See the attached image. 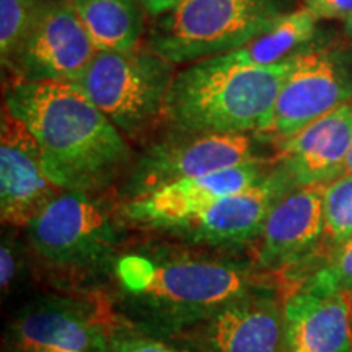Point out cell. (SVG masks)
I'll list each match as a JSON object with an SVG mask.
<instances>
[{"label": "cell", "mask_w": 352, "mask_h": 352, "mask_svg": "<svg viewBox=\"0 0 352 352\" xmlns=\"http://www.w3.org/2000/svg\"><path fill=\"white\" fill-rule=\"evenodd\" d=\"M3 103L36 139L47 173L64 191L96 196L129 162L126 135L77 83L13 80Z\"/></svg>", "instance_id": "1"}, {"label": "cell", "mask_w": 352, "mask_h": 352, "mask_svg": "<svg viewBox=\"0 0 352 352\" xmlns=\"http://www.w3.org/2000/svg\"><path fill=\"white\" fill-rule=\"evenodd\" d=\"M131 314L152 334L186 333L228 302L266 287L246 264L189 253L129 252L113 264Z\"/></svg>", "instance_id": "2"}, {"label": "cell", "mask_w": 352, "mask_h": 352, "mask_svg": "<svg viewBox=\"0 0 352 352\" xmlns=\"http://www.w3.org/2000/svg\"><path fill=\"white\" fill-rule=\"evenodd\" d=\"M296 54L264 69L215 67L204 60L176 72L165 120L186 134H259L270 129ZM266 139V138H264Z\"/></svg>", "instance_id": "3"}, {"label": "cell", "mask_w": 352, "mask_h": 352, "mask_svg": "<svg viewBox=\"0 0 352 352\" xmlns=\"http://www.w3.org/2000/svg\"><path fill=\"white\" fill-rule=\"evenodd\" d=\"M292 10V0H186L155 20L147 47L175 65L201 63L239 50Z\"/></svg>", "instance_id": "4"}, {"label": "cell", "mask_w": 352, "mask_h": 352, "mask_svg": "<svg viewBox=\"0 0 352 352\" xmlns=\"http://www.w3.org/2000/svg\"><path fill=\"white\" fill-rule=\"evenodd\" d=\"M38 259L65 276H88L116 263L120 226L94 195L63 191L25 228Z\"/></svg>", "instance_id": "5"}, {"label": "cell", "mask_w": 352, "mask_h": 352, "mask_svg": "<svg viewBox=\"0 0 352 352\" xmlns=\"http://www.w3.org/2000/svg\"><path fill=\"white\" fill-rule=\"evenodd\" d=\"M175 76V64L139 46L96 51L77 85L126 138L138 139L165 116Z\"/></svg>", "instance_id": "6"}, {"label": "cell", "mask_w": 352, "mask_h": 352, "mask_svg": "<svg viewBox=\"0 0 352 352\" xmlns=\"http://www.w3.org/2000/svg\"><path fill=\"white\" fill-rule=\"evenodd\" d=\"M352 101V52L342 46H310L296 54L279 96L267 140L279 144Z\"/></svg>", "instance_id": "7"}, {"label": "cell", "mask_w": 352, "mask_h": 352, "mask_svg": "<svg viewBox=\"0 0 352 352\" xmlns=\"http://www.w3.org/2000/svg\"><path fill=\"white\" fill-rule=\"evenodd\" d=\"M259 134H186L166 139L144 153L127 182V199L165 184L253 162L274 160L263 152Z\"/></svg>", "instance_id": "8"}, {"label": "cell", "mask_w": 352, "mask_h": 352, "mask_svg": "<svg viewBox=\"0 0 352 352\" xmlns=\"http://www.w3.org/2000/svg\"><path fill=\"white\" fill-rule=\"evenodd\" d=\"M113 331L101 303L46 296L15 315L7 342L13 352H108Z\"/></svg>", "instance_id": "9"}, {"label": "cell", "mask_w": 352, "mask_h": 352, "mask_svg": "<svg viewBox=\"0 0 352 352\" xmlns=\"http://www.w3.org/2000/svg\"><path fill=\"white\" fill-rule=\"evenodd\" d=\"M96 46L70 0H46L7 70L13 80L77 83Z\"/></svg>", "instance_id": "10"}, {"label": "cell", "mask_w": 352, "mask_h": 352, "mask_svg": "<svg viewBox=\"0 0 352 352\" xmlns=\"http://www.w3.org/2000/svg\"><path fill=\"white\" fill-rule=\"evenodd\" d=\"M274 160L232 166L165 184L121 206V215L135 226L166 230L195 217L215 202L253 186L270 173Z\"/></svg>", "instance_id": "11"}, {"label": "cell", "mask_w": 352, "mask_h": 352, "mask_svg": "<svg viewBox=\"0 0 352 352\" xmlns=\"http://www.w3.org/2000/svg\"><path fill=\"white\" fill-rule=\"evenodd\" d=\"M296 189L274 162L270 173L253 186L215 202L209 209L166 228V233L192 245L240 246L261 235L264 222L280 197Z\"/></svg>", "instance_id": "12"}, {"label": "cell", "mask_w": 352, "mask_h": 352, "mask_svg": "<svg viewBox=\"0 0 352 352\" xmlns=\"http://www.w3.org/2000/svg\"><path fill=\"white\" fill-rule=\"evenodd\" d=\"M60 189L46 170L36 139L3 103L0 118V215L8 227L26 228Z\"/></svg>", "instance_id": "13"}, {"label": "cell", "mask_w": 352, "mask_h": 352, "mask_svg": "<svg viewBox=\"0 0 352 352\" xmlns=\"http://www.w3.org/2000/svg\"><path fill=\"white\" fill-rule=\"evenodd\" d=\"M189 331L202 352H287L284 302L270 285L228 302Z\"/></svg>", "instance_id": "14"}, {"label": "cell", "mask_w": 352, "mask_h": 352, "mask_svg": "<svg viewBox=\"0 0 352 352\" xmlns=\"http://www.w3.org/2000/svg\"><path fill=\"white\" fill-rule=\"evenodd\" d=\"M324 186L296 188L271 209L259 235L258 264L287 271L314 256L324 241Z\"/></svg>", "instance_id": "15"}, {"label": "cell", "mask_w": 352, "mask_h": 352, "mask_svg": "<svg viewBox=\"0 0 352 352\" xmlns=\"http://www.w3.org/2000/svg\"><path fill=\"white\" fill-rule=\"evenodd\" d=\"M352 144V101L277 144V165L296 188L327 186L346 173Z\"/></svg>", "instance_id": "16"}, {"label": "cell", "mask_w": 352, "mask_h": 352, "mask_svg": "<svg viewBox=\"0 0 352 352\" xmlns=\"http://www.w3.org/2000/svg\"><path fill=\"white\" fill-rule=\"evenodd\" d=\"M287 352H352L349 296L296 289L284 300Z\"/></svg>", "instance_id": "17"}, {"label": "cell", "mask_w": 352, "mask_h": 352, "mask_svg": "<svg viewBox=\"0 0 352 352\" xmlns=\"http://www.w3.org/2000/svg\"><path fill=\"white\" fill-rule=\"evenodd\" d=\"M316 21L318 19L305 6L296 8L239 50L210 57L204 63L226 69L272 67L297 54L314 39Z\"/></svg>", "instance_id": "18"}, {"label": "cell", "mask_w": 352, "mask_h": 352, "mask_svg": "<svg viewBox=\"0 0 352 352\" xmlns=\"http://www.w3.org/2000/svg\"><path fill=\"white\" fill-rule=\"evenodd\" d=\"M98 51L140 46L145 8L140 0H70Z\"/></svg>", "instance_id": "19"}, {"label": "cell", "mask_w": 352, "mask_h": 352, "mask_svg": "<svg viewBox=\"0 0 352 352\" xmlns=\"http://www.w3.org/2000/svg\"><path fill=\"white\" fill-rule=\"evenodd\" d=\"M324 241L331 252L352 239V175L344 173L324 186Z\"/></svg>", "instance_id": "20"}, {"label": "cell", "mask_w": 352, "mask_h": 352, "mask_svg": "<svg viewBox=\"0 0 352 352\" xmlns=\"http://www.w3.org/2000/svg\"><path fill=\"white\" fill-rule=\"evenodd\" d=\"M302 290L316 296L352 294V239L334 248L329 258L300 284Z\"/></svg>", "instance_id": "21"}, {"label": "cell", "mask_w": 352, "mask_h": 352, "mask_svg": "<svg viewBox=\"0 0 352 352\" xmlns=\"http://www.w3.org/2000/svg\"><path fill=\"white\" fill-rule=\"evenodd\" d=\"M46 0H0V56L7 67Z\"/></svg>", "instance_id": "22"}, {"label": "cell", "mask_w": 352, "mask_h": 352, "mask_svg": "<svg viewBox=\"0 0 352 352\" xmlns=\"http://www.w3.org/2000/svg\"><path fill=\"white\" fill-rule=\"evenodd\" d=\"M108 352H189L188 349L158 340L155 334L134 331L132 328H114Z\"/></svg>", "instance_id": "23"}, {"label": "cell", "mask_w": 352, "mask_h": 352, "mask_svg": "<svg viewBox=\"0 0 352 352\" xmlns=\"http://www.w3.org/2000/svg\"><path fill=\"white\" fill-rule=\"evenodd\" d=\"M26 267L25 250L12 236H3L0 246V287L3 296H8L23 277Z\"/></svg>", "instance_id": "24"}, {"label": "cell", "mask_w": 352, "mask_h": 352, "mask_svg": "<svg viewBox=\"0 0 352 352\" xmlns=\"http://www.w3.org/2000/svg\"><path fill=\"white\" fill-rule=\"evenodd\" d=\"M305 7L318 20H347L352 15V0H305Z\"/></svg>", "instance_id": "25"}, {"label": "cell", "mask_w": 352, "mask_h": 352, "mask_svg": "<svg viewBox=\"0 0 352 352\" xmlns=\"http://www.w3.org/2000/svg\"><path fill=\"white\" fill-rule=\"evenodd\" d=\"M142 6L147 12V15H151L152 19H160L162 15L173 10V8L179 7L186 0H140Z\"/></svg>", "instance_id": "26"}, {"label": "cell", "mask_w": 352, "mask_h": 352, "mask_svg": "<svg viewBox=\"0 0 352 352\" xmlns=\"http://www.w3.org/2000/svg\"><path fill=\"white\" fill-rule=\"evenodd\" d=\"M344 30H346L347 38H349L351 41H352V15L344 21Z\"/></svg>", "instance_id": "27"}, {"label": "cell", "mask_w": 352, "mask_h": 352, "mask_svg": "<svg viewBox=\"0 0 352 352\" xmlns=\"http://www.w3.org/2000/svg\"><path fill=\"white\" fill-rule=\"evenodd\" d=\"M346 173L352 175V144H351V151H349V155H347V162H346Z\"/></svg>", "instance_id": "28"}, {"label": "cell", "mask_w": 352, "mask_h": 352, "mask_svg": "<svg viewBox=\"0 0 352 352\" xmlns=\"http://www.w3.org/2000/svg\"><path fill=\"white\" fill-rule=\"evenodd\" d=\"M349 308H351V324H352V294L349 296Z\"/></svg>", "instance_id": "29"}]
</instances>
